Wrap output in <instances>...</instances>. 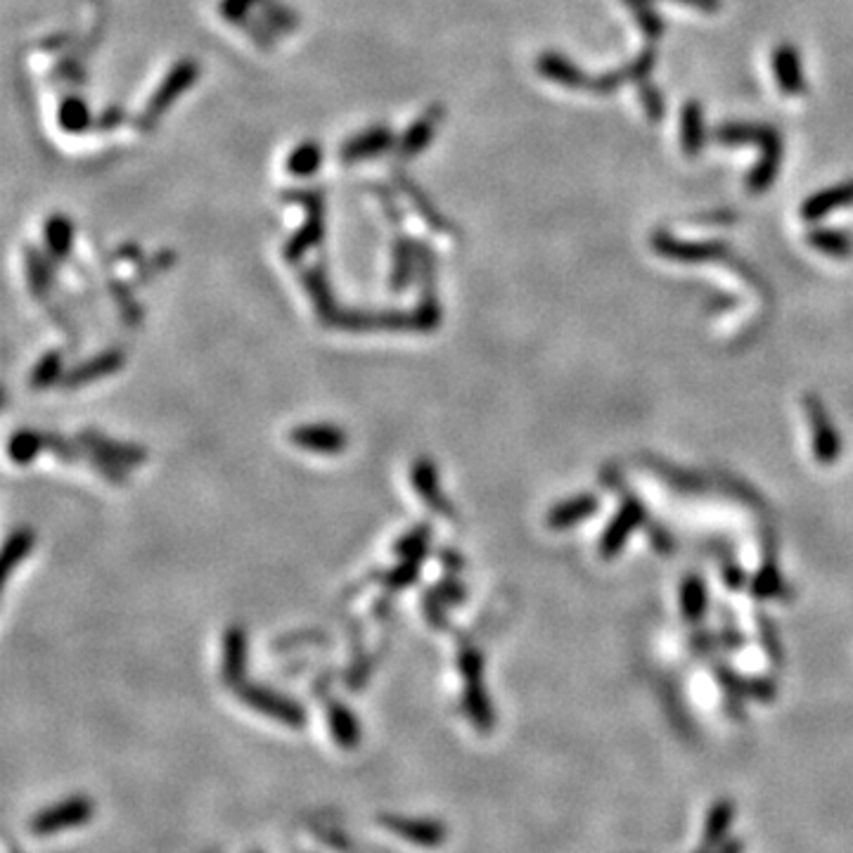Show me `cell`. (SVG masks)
Returning <instances> with one entry per match:
<instances>
[{
    "label": "cell",
    "instance_id": "6da1fadb",
    "mask_svg": "<svg viewBox=\"0 0 853 853\" xmlns=\"http://www.w3.org/2000/svg\"><path fill=\"white\" fill-rule=\"evenodd\" d=\"M458 671L465 681V692H463V707L470 716L472 726L489 730L496 726V714H493L489 695L484 690V657L477 647L463 645L458 652Z\"/></svg>",
    "mask_w": 853,
    "mask_h": 853
},
{
    "label": "cell",
    "instance_id": "7a4b0ae2",
    "mask_svg": "<svg viewBox=\"0 0 853 853\" xmlns=\"http://www.w3.org/2000/svg\"><path fill=\"white\" fill-rule=\"evenodd\" d=\"M233 690L235 695L247 704V707H252L254 711H259V714H264L268 718H275V721L282 723V726H290V728L306 726V709L301 707L299 702H294L292 697L280 695L278 690L264 688V685H256L249 681H242L240 685H235Z\"/></svg>",
    "mask_w": 853,
    "mask_h": 853
},
{
    "label": "cell",
    "instance_id": "3957f363",
    "mask_svg": "<svg viewBox=\"0 0 853 853\" xmlns=\"http://www.w3.org/2000/svg\"><path fill=\"white\" fill-rule=\"evenodd\" d=\"M91 816H93L91 801L86 797H74V799L62 801V804H57L53 808H48V811L38 813L34 823H31V832H34V835L48 837V835H55V832L86 825L88 820H91Z\"/></svg>",
    "mask_w": 853,
    "mask_h": 853
},
{
    "label": "cell",
    "instance_id": "277c9868",
    "mask_svg": "<svg viewBox=\"0 0 853 853\" xmlns=\"http://www.w3.org/2000/svg\"><path fill=\"white\" fill-rule=\"evenodd\" d=\"M410 484H413V489L418 491L422 503H425L427 508L434 512V515H441L446 519H455V510H453V505L448 503L444 491H441L439 470H436V465L432 463V460L429 458L415 460L413 467H410Z\"/></svg>",
    "mask_w": 853,
    "mask_h": 853
},
{
    "label": "cell",
    "instance_id": "5b68a950",
    "mask_svg": "<svg viewBox=\"0 0 853 853\" xmlns=\"http://www.w3.org/2000/svg\"><path fill=\"white\" fill-rule=\"evenodd\" d=\"M290 444L311 453H323V455H335L346 451L349 446V436L344 429L335 425H327V422H318V425H299L287 434Z\"/></svg>",
    "mask_w": 853,
    "mask_h": 853
},
{
    "label": "cell",
    "instance_id": "8992f818",
    "mask_svg": "<svg viewBox=\"0 0 853 853\" xmlns=\"http://www.w3.org/2000/svg\"><path fill=\"white\" fill-rule=\"evenodd\" d=\"M804 408L808 415V425H811V432H813V451H816L818 463L823 465L837 463L839 448L842 446H839V434L837 429L832 427L830 418H827L823 403L813 399V396H808Z\"/></svg>",
    "mask_w": 853,
    "mask_h": 853
},
{
    "label": "cell",
    "instance_id": "52a82bcc",
    "mask_svg": "<svg viewBox=\"0 0 853 853\" xmlns=\"http://www.w3.org/2000/svg\"><path fill=\"white\" fill-rule=\"evenodd\" d=\"M124 363H126L124 351L107 349L95 358H91V361H83L81 365H76V368L69 370V373H64L62 387H67V389L86 387V384H91L95 380H102V377L119 373V370L124 368Z\"/></svg>",
    "mask_w": 853,
    "mask_h": 853
},
{
    "label": "cell",
    "instance_id": "ba28073f",
    "mask_svg": "<svg viewBox=\"0 0 853 853\" xmlns=\"http://www.w3.org/2000/svg\"><path fill=\"white\" fill-rule=\"evenodd\" d=\"M384 827H389L396 837L418 844L422 849H439L446 842V827L434 820H413L401 816H384Z\"/></svg>",
    "mask_w": 853,
    "mask_h": 853
},
{
    "label": "cell",
    "instance_id": "9c48e42d",
    "mask_svg": "<svg viewBox=\"0 0 853 853\" xmlns=\"http://www.w3.org/2000/svg\"><path fill=\"white\" fill-rule=\"evenodd\" d=\"M645 519V512L636 500H628V503L621 505L619 515L612 519V524H609L605 536H602L600 541V555L602 557H614L619 555V550L624 548V543L628 541V536L636 531V527H640Z\"/></svg>",
    "mask_w": 853,
    "mask_h": 853
},
{
    "label": "cell",
    "instance_id": "30bf717a",
    "mask_svg": "<svg viewBox=\"0 0 853 853\" xmlns=\"http://www.w3.org/2000/svg\"><path fill=\"white\" fill-rule=\"evenodd\" d=\"M247 633L242 626H230L223 633V681L230 688L245 681L247 669Z\"/></svg>",
    "mask_w": 853,
    "mask_h": 853
},
{
    "label": "cell",
    "instance_id": "8fae6325",
    "mask_svg": "<svg viewBox=\"0 0 853 853\" xmlns=\"http://www.w3.org/2000/svg\"><path fill=\"white\" fill-rule=\"evenodd\" d=\"M79 444L83 448H91V451H98L102 455H107L109 460H114V463H119L124 467L143 465L147 460V451L143 446L107 439V436H102L100 432H93V429H88V432L79 434Z\"/></svg>",
    "mask_w": 853,
    "mask_h": 853
},
{
    "label": "cell",
    "instance_id": "7c38bea8",
    "mask_svg": "<svg viewBox=\"0 0 853 853\" xmlns=\"http://www.w3.org/2000/svg\"><path fill=\"white\" fill-rule=\"evenodd\" d=\"M327 704V721H330V733L335 737V742L342 749H354L361 742V728H358L356 716L344 707L342 702L332 699L330 695L325 697Z\"/></svg>",
    "mask_w": 853,
    "mask_h": 853
},
{
    "label": "cell",
    "instance_id": "4fadbf2b",
    "mask_svg": "<svg viewBox=\"0 0 853 853\" xmlns=\"http://www.w3.org/2000/svg\"><path fill=\"white\" fill-rule=\"evenodd\" d=\"M735 818V804L730 799H721L716 801L714 806L709 808V816L707 823H704V835H702V849L711 851L714 846H721L726 842L730 825H733Z\"/></svg>",
    "mask_w": 853,
    "mask_h": 853
},
{
    "label": "cell",
    "instance_id": "5bb4252c",
    "mask_svg": "<svg viewBox=\"0 0 853 853\" xmlns=\"http://www.w3.org/2000/svg\"><path fill=\"white\" fill-rule=\"evenodd\" d=\"M595 510H598V498L595 496H576L572 500H564V503L550 510L548 527L555 531L574 527L581 519L595 515Z\"/></svg>",
    "mask_w": 853,
    "mask_h": 853
},
{
    "label": "cell",
    "instance_id": "9a60e30c",
    "mask_svg": "<svg viewBox=\"0 0 853 853\" xmlns=\"http://www.w3.org/2000/svg\"><path fill=\"white\" fill-rule=\"evenodd\" d=\"M46 439L48 434L36 432V429H19V432L12 434L8 444L10 460L15 465H29L38 453L46 451Z\"/></svg>",
    "mask_w": 853,
    "mask_h": 853
},
{
    "label": "cell",
    "instance_id": "2e32d148",
    "mask_svg": "<svg viewBox=\"0 0 853 853\" xmlns=\"http://www.w3.org/2000/svg\"><path fill=\"white\" fill-rule=\"evenodd\" d=\"M34 543H36V536L31 529L12 531V534L8 536V541H5V548H3V574H5V579H8V576L15 572V567L19 562L27 560L31 548H34Z\"/></svg>",
    "mask_w": 853,
    "mask_h": 853
},
{
    "label": "cell",
    "instance_id": "e0dca14e",
    "mask_svg": "<svg viewBox=\"0 0 853 853\" xmlns=\"http://www.w3.org/2000/svg\"><path fill=\"white\" fill-rule=\"evenodd\" d=\"M422 562H425V557H403V562L399 564V567L389 569V572H384V574H377L375 579L389 590L408 588L410 583L418 581Z\"/></svg>",
    "mask_w": 853,
    "mask_h": 853
},
{
    "label": "cell",
    "instance_id": "ac0fdd59",
    "mask_svg": "<svg viewBox=\"0 0 853 853\" xmlns=\"http://www.w3.org/2000/svg\"><path fill=\"white\" fill-rule=\"evenodd\" d=\"M62 368H64L62 351H57V349L48 351V354L36 363L34 373H31V387L48 389V387H53V384L62 382V377H64Z\"/></svg>",
    "mask_w": 853,
    "mask_h": 853
},
{
    "label": "cell",
    "instance_id": "d6986e66",
    "mask_svg": "<svg viewBox=\"0 0 853 853\" xmlns=\"http://www.w3.org/2000/svg\"><path fill=\"white\" fill-rule=\"evenodd\" d=\"M429 538H432V527L429 522H422L394 543V553L399 557H427Z\"/></svg>",
    "mask_w": 853,
    "mask_h": 853
},
{
    "label": "cell",
    "instance_id": "ffe728a7",
    "mask_svg": "<svg viewBox=\"0 0 853 853\" xmlns=\"http://www.w3.org/2000/svg\"><path fill=\"white\" fill-rule=\"evenodd\" d=\"M681 602H683L685 617H688L690 621H697L704 614V605H707V593H704V583L699 581L697 576H690V579L683 583Z\"/></svg>",
    "mask_w": 853,
    "mask_h": 853
},
{
    "label": "cell",
    "instance_id": "44dd1931",
    "mask_svg": "<svg viewBox=\"0 0 853 853\" xmlns=\"http://www.w3.org/2000/svg\"><path fill=\"white\" fill-rule=\"evenodd\" d=\"M46 448L50 453H55V458L64 460V463H76V460L86 458V448H83L81 444H76V441H69V439H64V436H57V434H48Z\"/></svg>",
    "mask_w": 853,
    "mask_h": 853
},
{
    "label": "cell",
    "instance_id": "7402d4cb",
    "mask_svg": "<svg viewBox=\"0 0 853 853\" xmlns=\"http://www.w3.org/2000/svg\"><path fill=\"white\" fill-rule=\"evenodd\" d=\"M86 460L91 463L95 470H98L102 477L107 481H112V484H126V472L124 465L114 463V460H109L107 455H102L98 451H91V448H86Z\"/></svg>",
    "mask_w": 853,
    "mask_h": 853
},
{
    "label": "cell",
    "instance_id": "603a6c76",
    "mask_svg": "<svg viewBox=\"0 0 853 853\" xmlns=\"http://www.w3.org/2000/svg\"><path fill=\"white\" fill-rule=\"evenodd\" d=\"M432 593L441 602H444L446 607L460 605V602H463L467 598L465 586L458 579H453V576H446L444 581H439V583H436V586H432Z\"/></svg>",
    "mask_w": 853,
    "mask_h": 853
},
{
    "label": "cell",
    "instance_id": "cb8c5ba5",
    "mask_svg": "<svg viewBox=\"0 0 853 853\" xmlns=\"http://www.w3.org/2000/svg\"><path fill=\"white\" fill-rule=\"evenodd\" d=\"M422 609H425V617L432 628H448V617H446V605L432 593V588L422 595Z\"/></svg>",
    "mask_w": 853,
    "mask_h": 853
},
{
    "label": "cell",
    "instance_id": "d4e9b609",
    "mask_svg": "<svg viewBox=\"0 0 853 853\" xmlns=\"http://www.w3.org/2000/svg\"><path fill=\"white\" fill-rule=\"evenodd\" d=\"M375 666V657H361L354 659V664L349 666V671H346V685H349V690H361L365 681H368V676L373 673Z\"/></svg>",
    "mask_w": 853,
    "mask_h": 853
},
{
    "label": "cell",
    "instance_id": "484cf974",
    "mask_svg": "<svg viewBox=\"0 0 853 853\" xmlns=\"http://www.w3.org/2000/svg\"><path fill=\"white\" fill-rule=\"evenodd\" d=\"M320 640H327L325 633H320V631H297V633H290V636H282V638L275 640L273 650L275 652H282V650H290V647H299V643H320Z\"/></svg>",
    "mask_w": 853,
    "mask_h": 853
},
{
    "label": "cell",
    "instance_id": "4316f807",
    "mask_svg": "<svg viewBox=\"0 0 853 853\" xmlns=\"http://www.w3.org/2000/svg\"><path fill=\"white\" fill-rule=\"evenodd\" d=\"M849 200H853V192L849 190V192H835V195H825V197H818V200H813L811 204H808L806 207V216L808 218H813V216H823L827 209H830V204L835 202V204H839V202H849Z\"/></svg>",
    "mask_w": 853,
    "mask_h": 853
},
{
    "label": "cell",
    "instance_id": "83f0119b",
    "mask_svg": "<svg viewBox=\"0 0 853 853\" xmlns=\"http://www.w3.org/2000/svg\"><path fill=\"white\" fill-rule=\"evenodd\" d=\"M441 562H444V567L448 569V572H460V567H463V557H460L458 553H455V550H441Z\"/></svg>",
    "mask_w": 853,
    "mask_h": 853
},
{
    "label": "cell",
    "instance_id": "f1b7e54d",
    "mask_svg": "<svg viewBox=\"0 0 853 853\" xmlns=\"http://www.w3.org/2000/svg\"><path fill=\"white\" fill-rule=\"evenodd\" d=\"M391 614V598L389 595H382V598H377L373 602V617L384 621Z\"/></svg>",
    "mask_w": 853,
    "mask_h": 853
},
{
    "label": "cell",
    "instance_id": "f546056e",
    "mask_svg": "<svg viewBox=\"0 0 853 853\" xmlns=\"http://www.w3.org/2000/svg\"><path fill=\"white\" fill-rule=\"evenodd\" d=\"M718 853H742V842L740 839H733V842H723L721 851Z\"/></svg>",
    "mask_w": 853,
    "mask_h": 853
},
{
    "label": "cell",
    "instance_id": "4dcf8cb0",
    "mask_svg": "<svg viewBox=\"0 0 853 853\" xmlns=\"http://www.w3.org/2000/svg\"><path fill=\"white\" fill-rule=\"evenodd\" d=\"M697 853H709V851H707V849H699Z\"/></svg>",
    "mask_w": 853,
    "mask_h": 853
}]
</instances>
